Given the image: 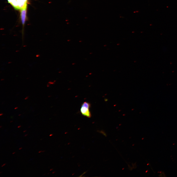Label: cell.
<instances>
[{
	"mask_svg": "<svg viewBox=\"0 0 177 177\" xmlns=\"http://www.w3.org/2000/svg\"><path fill=\"white\" fill-rule=\"evenodd\" d=\"M42 139H40V140H42Z\"/></svg>",
	"mask_w": 177,
	"mask_h": 177,
	"instance_id": "cell-26",
	"label": "cell"
},
{
	"mask_svg": "<svg viewBox=\"0 0 177 177\" xmlns=\"http://www.w3.org/2000/svg\"><path fill=\"white\" fill-rule=\"evenodd\" d=\"M53 169H51L50 170V171H51V170H52Z\"/></svg>",
	"mask_w": 177,
	"mask_h": 177,
	"instance_id": "cell-17",
	"label": "cell"
},
{
	"mask_svg": "<svg viewBox=\"0 0 177 177\" xmlns=\"http://www.w3.org/2000/svg\"><path fill=\"white\" fill-rule=\"evenodd\" d=\"M42 151H39L38 153H40L42 152Z\"/></svg>",
	"mask_w": 177,
	"mask_h": 177,
	"instance_id": "cell-10",
	"label": "cell"
},
{
	"mask_svg": "<svg viewBox=\"0 0 177 177\" xmlns=\"http://www.w3.org/2000/svg\"><path fill=\"white\" fill-rule=\"evenodd\" d=\"M3 113H1L0 114V116H1V115H3Z\"/></svg>",
	"mask_w": 177,
	"mask_h": 177,
	"instance_id": "cell-7",
	"label": "cell"
},
{
	"mask_svg": "<svg viewBox=\"0 0 177 177\" xmlns=\"http://www.w3.org/2000/svg\"><path fill=\"white\" fill-rule=\"evenodd\" d=\"M22 148L21 147L19 148V149L20 150L21 149H22Z\"/></svg>",
	"mask_w": 177,
	"mask_h": 177,
	"instance_id": "cell-13",
	"label": "cell"
},
{
	"mask_svg": "<svg viewBox=\"0 0 177 177\" xmlns=\"http://www.w3.org/2000/svg\"><path fill=\"white\" fill-rule=\"evenodd\" d=\"M30 127V126H29V128Z\"/></svg>",
	"mask_w": 177,
	"mask_h": 177,
	"instance_id": "cell-25",
	"label": "cell"
},
{
	"mask_svg": "<svg viewBox=\"0 0 177 177\" xmlns=\"http://www.w3.org/2000/svg\"><path fill=\"white\" fill-rule=\"evenodd\" d=\"M53 134H51L49 136H52Z\"/></svg>",
	"mask_w": 177,
	"mask_h": 177,
	"instance_id": "cell-12",
	"label": "cell"
},
{
	"mask_svg": "<svg viewBox=\"0 0 177 177\" xmlns=\"http://www.w3.org/2000/svg\"><path fill=\"white\" fill-rule=\"evenodd\" d=\"M6 164V163H5L4 164L2 165L1 166V167H2L3 166H4Z\"/></svg>",
	"mask_w": 177,
	"mask_h": 177,
	"instance_id": "cell-5",
	"label": "cell"
},
{
	"mask_svg": "<svg viewBox=\"0 0 177 177\" xmlns=\"http://www.w3.org/2000/svg\"><path fill=\"white\" fill-rule=\"evenodd\" d=\"M15 9H20L27 6V0H7Z\"/></svg>",
	"mask_w": 177,
	"mask_h": 177,
	"instance_id": "cell-1",
	"label": "cell"
},
{
	"mask_svg": "<svg viewBox=\"0 0 177 177\" xmlns=\"http://www.w3.org/2000/svg\"><path fill=\"white\" fill-rule=\"evenodd\" d=\"M15 153V152H13V153L12 154H14Z\"/></svg>",
	"mask_w": 177,
	"mask_h": 177,
	"instance_id": "cell-15",
	"label": "cell"
},
{
	"mask_svg": "<svg viewBox=\"0 0 177 177\" xmlns=\"http://www.w3.org/2000/svg\"><path fill=\"white\" fill-rule=\"evenodd\" d=\"M90 106V104L87 102H85L82 104L80 108V112L82 115L88 118H90L91 114L89 109Z\"/></svg>",
	"mask_w": 177,
	"mask_h": 177,
	"instance_id": "cell-2",
	"label": "cell"
},
{
	"mask_svg": "<svg viewBox=\"0 0 177 177\" xmlns=\"http://www.w3.org/2000/svg\"><path fill=\"white\" fill-rule=\"evenodd\" d=\"M21 115V114H19L18 115V116H20Z\"/></svg>",
	"mask_w": 177,
	"mask_h": 177,
	"instance_id": "cell-19",
	"label": "cell"
},
{
	"mask_svg": "<svg viewBox=\"0 0 177 177\" xmlns=\"http://www.w3.org/2000/svg\"><path fill=\"white\" fill-rule=\"evenodd\" d=\"M44 151H45V150H44V151H42V152H44Z\"/></svg>",
	"mask_w": 177,
	"mask_h": 177,
	"instance_id": "cell-16",
	"label": "cell"
},
{
	"mask_svg": "<svg viewBox=\"0 0 177 177\" xmlns=\"http://www.w3.org/2000/svg\"><path fill=\"white\" fill-rule=\"evenodd\" d=\"M18 108V107H15V108L14 109H17V108Z\"/></svg>",
	"mask_w": 177,
	"mask_h": 177,
	"instance_id": "cell-6",
	"label": "cell"
},
{
	"mask_svg": "<svg viewBox=\"0 0 177 177\" xmlns=\"http://www.w3.org/2000/svg\"><path fill=\"white\" fill-rule=\"evenodd\" d=\"M21 125L19 126H18L17 128H19L20 127H21Z\"/></svg>",
	"mask_w": 177,
	"mask_h": 177,
	"instance_id": "cell-8",
	"label": "cell"
},
{
	"mask_svg": "<svg viewBox=\"0 0 177 177\" xmlns=\"http://www.w3.org/2000/svg\"><path fill=\"white\" fill-rule=\"evenodd\" d=\"M49 85L48 84L47 85V87H49Z\"/></svg>",
	"mask_w": 177,
	"mask_h": 177,
	"instance_id": "cell-11",
	"label": "cell"
},
{
	"mask_svg": "<svg viewBox=\"0 0 177 177\" xmlns=\"http://www.w3.org/2000/svg\"><path fill=\"white\" fill-rule=\"evenodd\" d=\"M55 172H54L52 173H54Z\"/></svg>",
	"mask_w": 177,
	"mask_h": 177,
	"instance_id": "cell-21",
	"label": "cell"
},
{
	"mask_svg": "<svg viewBox=\"0 0 177 177\" xmlns=\"http://www.w3.org/2000/svg\"><path fill=\"white\" fill-rule=\"evenodd\" d=\"M28 135V134H26L24 135V136H26Z\"/></svg>",
	"mask_w": 177,
	"mask_h": 177,
	"instance_id": "cell-9",
	"label": "cell"
},
{
	"mask_svg": "<svg viewBox=\"0 0 177 177\" xmlns=\"http://www.w3.org/2000/svg\"><path fill=\"white\" fill-rule=\"evenodd\" d=\"M26 131H27L26 130H25L24 131H23V132H26Z\"/></svg>",
	"mask_w": 177,
	"mask_h": 177,
	"instance_id": "cell-14",
	"label": "cell"
},
{
	"mask_svg": "<svg viewBox=\"0 0 177 177\" xmlns=\"http://www.w3.org/2000/svg\"><path fill=\"white\" fill-rule=\"evenodd\" d=\"M49 173H47V174H49Z\"/></svg>",
	"mask_w": 177,
	"mask_h": 177,
	"instance_id": "cell-24",
	"label": "cell"
},
{
	"mask_svg": "<svg viewBox=\"0 0 177 177\" xmlns=\"http://www.w3.org/2000/svg\"><path fill=\"white\" fill-rule=\"evenodd\" d=\"M29 97V96H27L25 98V99L27 100V99H28V98Z\"/></svg>",
	"mask_w": 177,
	"mask_h": 177,
	"instance_id": "cell-4",
	"label": "cell"
},
{
	"mask_svg": "<svg viewBox=\"0 0 177 177\" xmlns=\"http://www.w3.org/2000/svg\"><path fill=\"white\" fill-rule=\"evenodd\" d=\"M13 122V121H12L10 122Z\"/></svg>",
	"mask_w": 177,
	"mask_h": 177,
	"instance_id": "cell-18",
	"label": "cell"
},
{
	"mask_svg": "<svg viewBox=\"0 0 177 177\" xmlns=\"http://www.w3.org/2000/svg\"><path fill=\"white\" fill-rule=\"evenodd\" d=\"M27 7L26 6L20 9L21 20L23 26L25 24L26 20Z\"/></svg>",
	"mask_w": 177,
	"mask_h": 177,
	"instance_id": "cell-3",
	"label": "cell"
},
{
	"mask_svg": "<svg viewBox=\"0 0 177 177\" xmlns=\"http://www.w3.org/2000/svg\"><path fill=\"white\" fill-rule=\"evenodd\" d=\"M2 172H1L0 173H1Z\"/></svg>",
	"mask_w": 177,
	"mask_h": 177,
	"instance_id": "cell-23",
	"label": "cell"
},
{
	"mask_svg": "<svg viewBox=\"0 0 177 177\" xmlns=\"http://www.w3.org/2000/svg\"><path fill=\"white\" fill-rule=\"evenodd\" d=\"M45 174H44L43 175V176H44V175H45Z\"/></svg>",
	"mask_w": 177,
	"mask_h": 177,
	"instance_id": "cell-20",
	"label": "cell"
},
{
	"mask_svg": "<svg viewBox=\"0 0 177 177\" xmlns=\"http://www.w3.org/2000/svg\"><path fill=\"white\" fill-rule=\"evenodd\" d=\"M2 127V126H0V128H1V127Z\"/></svg>",
	"mask_w": 177,
	"mask_h": 177,
	"instance_id": "cell-22",
	"label": "cell"
}]
</instances>
